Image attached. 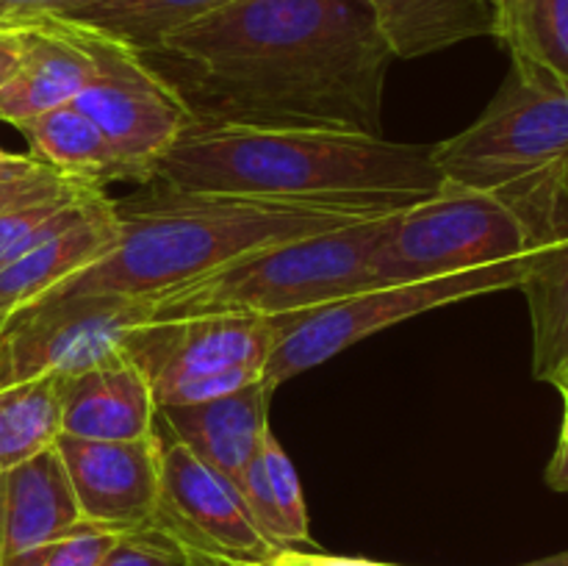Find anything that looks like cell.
Returning a JSON list of instances; mask_svg holds the SVG:
<instances>
[{
    "instance_id": "cell-28",
    "label": "cell",
    "mask_w": 568,
    "mask_h": 566,
    "mask_svg": "<svg viewBox=\"0 0 568 566\" xmlns=\"http://www.w3.org/2000/svg\"><path fill=\"white\" fill-rule=\"evenodd\" d=\"M100 566H189V560L155 533L136 530L116 538Z\"/></svg>"
},
{
    "instance_id": "cell-8",
    "label": "cell",
    "mask_w": 568,
    "mask_h": 566,
    "mask_svg": "<svg viewBox=\"0 0 568 566\" xmlns=\"http://www.w3.org/2000/svg\"><path fill=\"white\" fill-rule=\"evenodd\" d=\"M288 316L214 314L144 322L125 333L122 350L144 372L161 411L222 397L261 381Z\"/></svg>"
},
{
    "instance_id": "cell-29",
    "label": "cell",
    "mask_w": 568,
    "mask_h": 566,
    "mask_svg": "<svg viewBox=\"0 0 568 566\" xmlns=\"http://www.w3.org/2000/svg\"><path fill=\"white\" fill-rule=\"evenodd\" d=\"M78 0H0V28H20L39 17L64 14Z\"/></svg>"
},
{
    "instance_id": "cell-15",
    "label": "cell",
    "mask_w": 568,
    "mask_h": 566,
    "mask_svg": "<svg viewBox=\"0 0 568 566\" xmlns=\"http://www.w3.org/2000/svg\"><path fill=\"white\" fill-rule=\"evenodd\" d=\"M20 28H26V55L17 75L0 89V120L14 128L75 103L92 75L87 26L50 14Z\"/></svg>"
},
{
    "instance_id": "cell-10",
    "label": "cell",
    "mask_w": 568,
    "mask_h": 566,
    "mask_svg": "<svg viewBox=\"0 0 568 566\" xmlns=\"http://www.w3.org/2000/svg\"><path fill=\"white\" fill-rule=\"evenodd\" d=\"M150 322L148 297H44L0 320V388L67 377L120 350Z\"/></svg>"
},
{
    "instance_id": "cell-16",
    "label": "cell",
    "mask_w": 568,
    "mask_h": 566,
    "mask_svg": "<svg viewBox=\"0 0 568 566\" xmlns=\"http://www.w3.org/2000/svg\"><path fill=\"white\" fill-rule=\"evenodd\" d=\"M120 231L116 203L98 192L75 216L0 270V320L37 303L111 250Z\"/></svg>"
},
{
    "instance_id": "cell-2",
    "label": "cell",
    "mask_w": 568,
    "mask_h": 566,
    "mask_svg": "<svg viewBox=\"0 0 568 566\" xmlns=\"http://www.w3.org/2000/svg\"><path fill=\"white\" fill-rule=\"evenodd\" d=\"M161 189L300 200L397 214L442 192L433 144L327 128H255L192 117L155 161Z\"/></svg>"
},
{
    "instance_id": "cell-4",
    "label": "cell",
    "mask_w": 568,
    "mask_h": 566,
    "mask_svg": "<svg viewBox=\"0 0 568 566\" xmlns=\"http://www.w3.org/2000/svg\"><path fill=\"white\" fill-rule=\"evenodd\" d=\"M568 239V178L514 189L442 192L388 220L369 255L375 283L425 281L532 259Z\"/></svg>"
},
{
    "instance_id": "cell-24",
    "label": "cell",
    "mask_w": 568,
    "mask_h": 566,
    "mask_svg": "<svg viewBox=\"0 0 568 566\" xmlns=\"http://www.w3.org/2000/svg\"><path fill=\"white\" fill-rule=\"evenodd\" d=\"M61 377L0 388V472L55 447L61 436Z\"/></svg>"
},
{
    "instance_id": "cell-31",
    "label": "cell",
    "mask_w": 568,
    "mask_h": 566,
    "mask_svg": "<svg viewBox=\"0 0 568 566\" xmlns=\"http://www.w3.org/2000/svg\"><path fill=\"white\" fill-rule=\"evenodd\" d=\"M26 55V28H0V89L17 75Z\"/></svg>"
},
{
    "instance_id": "cell-6",
    "label": "cell",
    "mask_w": 568,
    "mask_h": 566,
    "mask_svg": "<svg viewBox=\"0 0 568 566\" xmlns=\"http://www.w3.org/2000/svg\"><path fill=\"white\" fill-rule=\"evenodd\" d=\"M444 183L514 189L568 178V81L510 67L480 117L433 144Z\"/></svg>"
},
{
    "instance_id": "cell-25",
    "label": "cell",
    "mask_w": 568,
    "mask_h": 566,
    "mask_svg": "<svg viewBox=\"0 0 568 566\" xmlns=\"http://www.w3.org/2000/svg\"><path fill=\"white\" fill-rule=\"evenodd\" d=\"M98 192H105V189L75 186L53 194V198L37 200V203L20 205V209L0 214V270L14 259H20L37 242H42L61 222L75 216L81 205Z\"/></svg>"
},
{
    "instance_id": "cell-18",
    "label": "cell",
    "mask_w": 568,
    "mask_h": 566,
    "mask_svg": "<svg viewBox=\"0 0 568 566\" xmlns=\"http://www.w3.org/2000/svg\"><path fill=\"white\" fill-rule=\"evenodd\" d=\"M394 59H419L477 37H494V0H364Z\"/></svg>"
},
{
    "instance_id": "cell-3",
    "label": "cell",
    "mask_w": 568,
    "mask_h": 566,
    "mask_svg": "<svg viewBox=\"0 0 568 566\" xmlns=\"http://www.w3.org/2000/svg\"><path fill=\"white\" fill-rule=\"evenodd\" d=\"M375 216L388 214L300 200L161 189L155 198L116 203L120 231L109 253L44 297H153L181 283L197 281L255 250Z\"/></svg>"
},
{
    "instance_id": "cell-32",
    "label": "cell",
    "mask_w": 568,
    "mask_h": 566,
    "mask_svg": "<svg viewBox=\"0 0 568 566\" xmlns=\"http://www.w3.org/2000/svg\"><path fill=\"white\" fill-rule=\"evenodd\" d=\"M547 486L568 494V411L564 414V425H560L558 447H555L552 461L547 466Z\"/></svg>"
},
{
    "instance_id": "cell-35",
    "label": "cell",
    "mask_w": 568,
    "mask_h": 566,
    "mask_svg": "<svg viewBox=\"0 0 568 566\" xmlns=\"http://www.w3.org/2000/svg\"><path fill=\"white\" fill-rule=\"evenodd\" d=\"M555 386H558L560 397H564V405H566V411H568V375L564 377V381H558V383H555Z\"/></svg>"
},
{
    "instance_id": "cell-23",
    "label": "cell",
    "mask_w": 568,
    "mask_h": 566,
    "mask_svg": "<svg viewBox=\"0 0 568 566\" xmlns=\"http://www.w3.org/2000/svg\"><path fill=\"white\" fill-rule=\"evenodd\" d=\"M494 14L516 67L568 81V0H494Z\"/></svg>"
},
{
    "instance_id": "cell-14",
    "label": "cell",
    "mask_w": 568,
    "mask_h": 566,
    "mask_svg": "<svg viewBox=\"0 0 568 566\" xmlns=\"http://www.w3.org/2000/svg\"><path fill=\"white\" fill-rule=\"evenodd\" d=\"M272 394L264 381H255L214 400L166 405L159 411V427L242 494L261 436L270 427Z\"/></svg>"
},
{
    "instance_id": "cell-7",
    "label": "cell",
    "mask_w": 568,
    "mask_h": 566,
    "mask_svg": "<svg viewBox=\"0 0 568 566\" xmlns=\"http://www.w3.org/2000/svg\"><path fill=\"white\" fill-rule=\"evenodd\" d=\"M532 261L536 255L480 266V270L425 277V281L381 283V286H369L364 292L333 300V303L316 305V309L294 311L288 316L286 333L266 361L261 381L275 392L281 383L316 370L320 364L336 358L338 353L355 347L386 327L414 320L433 309L480 297V294L519 289Z\"/></svg>"
},
{
    "instance_id": "cell-1",
    "label": "cell",
    "mask_w": 568,
    "mask_h": 566,
    "mask_svg": "<svg viewBox=\"0 0 568 566\" xmlns=\"http://www.w3.org/2000/svg\"><path fill=\"white\" fill-rule=\"evenodd\" d=\"M153 55L203 120L383 137L394 55L364 0H231Z\"/></svg>"
},
{
    "instance_id": "cell-11",
    "label": "cell",
    "mask_w": 568,
    "mask_h": 566,
    "mask_svg": "<svg viewBox=\"0 0 568 566\" xmlns=\"http://www.w3.org/2000/svg\"><path fill=\"white\" fill-rule=\"evenodd\" d=\"M164 438L161 494L144 530L170 542L189 566H255L277 549L250 516L242 494L181 442Z\"/></svg>"
},
{
    "instance_id": "cell-9",
    "label": "cell",
    "mask_w": 568,
    "mask_h": 566,
    "mask_svg": "<svg viewBox=\"0 0 568 566\" xmlns=\"http://www.w3.org/2000/svg\"><path fill=\"white\" fill-rule=\"evenodd\" d=\"M92 75L75 105L114 144L136 183L153 181V166L175 144L194 111L181 89L139 50L87 26Z\"/></svg>"
},
{
    "instance_id": "cell-36",
    "label": "cell",
    "mask_w": 568,
    "mask_h": 566,
    "mask_svg": "<svg viewBox=\"0 0 568 566\" xmlns=\"http://www.w3.org/2000/svg\"><path fill=\"white\" fill-rule=\"evenodd\" d=\"M255 566H277V564H272V560H266V564H255Z\"/></svg>"
},
{
    "instance_id": "cell-27",
    "label": "cell",
    "mask_w": 568,
    "mask_h": 566,
    "mask_svg": "<svg viewBox=\"0 0 568 566\" xmlns=\"http://www.w3.org/2000/svg\"><path fill=\"white\" fill-rule=\"evenodd\" d=\"M75 186H92V183L61 175V172H55L53 166L48 164L39 166V170L33 172H26V175L0 178V214L20 209V205L37 203V200L53 198V194L67 192V189Z\"/></svg>"
},
{
    "instance_id": "cell-21",
    "label": "cell",
    "mask_w": 568,
    "mask_h": 566,
    "mask_svg": "<svg viewBox=\"0 0 568 566\" xmlns=\"http://www.w3.org/2000/svg\"><path fill=\"white\" fill-rule=\"evenodd\" d=\"M532 325V375L558 383L568 375V239L541 250L521 281Z\"/></svg>"
},
{
    "instance_id": "cell-26",
    "label": "cell",
    "mask_w": 568,
    "mask_h": 566,
    "mask_svg": "<svg viewBox=\"0 0 568 566\" xmlns=\"http://www.w3.org/2000/svg\"><path fill=\"white\" fill-rule=\"evenodd\" d=\"M120 536H125V533L81 522L55 542L42 544V547L9 560L6 566H100V560L109 555V549L114 547Z\"/></svg>"
},
{
    "instance_id": "cell-5",
    "label": "cell",
    "mask_w": 568,
    "mask_h": 566,
    "mask_svg": "<svg viewBox=\"0 0 568 566\" xmlns=\"http://www.w3.org/2000/svg\"><path fill=\"white\" fill-rule=\"evenodd\" d=\"M392 216L361 220L242 255L197 281L148 297L150 322L214 314L283 316L377 286L369 255Z\"/></svg>"
},
{
    "instance_id": "cell-22",
    "label": "cell",
    "mask_w": 568,
    "mask_h": 566,
    "mask_svg": "<svg viewBox=\"0 0 568 566\" xmlns=\"http://www.w3.org/2000/svg\"><path fill=\"white\" fill-rule=\"evenodd\" d=\"M225 3L231 0H78L59 17L109 33L142 55H153L172 31Z\"/></svg>"
},
{
    "instance_id": "cell-34",
    "label": "cell",
    "mask_w": 568,
    "mask_h": 566,
    "mask_svg": "<svg viewBox=\"0 0 568 566\" xmlns=\"http://www.w3.org/2000/svg\"><path fill=\"white\" fill-rule=\"evenodd\" d=\"M521 566H568V549L558 555H549V558H541V560H530V564H521Z\"/></svg>"
},
{
    "instance_id": "cell-13",
    "label": "cell",
    "mask_w": 568,
    "mask_h": 566,
    "mask_svg": "<svg viewBox=\"0 0 568 566\" xmlns=\"http://www.w3.org/2000/svg\"><path fill=\"white\" fill-rule=\"evenodd\" d=\"M61 436L83 442H122L155 433L159 403L144 372L114 350L87 370L59 381Z\"/></svg>"
},
{
    "instance_id": "cell-17",
    "label": "cell",
    "mask_w": 568,
    "mask_h": 566,
    "mask_svg": "<svg viewBox=\"0 0 568 566\" xmlns=\"http://www.w3.org/2000/svg\"><path fill=\"white\" fill-rule=\"evenodd\" d=\"M81 525L59 449L0 472V566Z\"/></svg>"
},
{
    "instance_id": "cell-19",
    "label": "cell",
    "mask_w": 568,
    "mask_h": 566,
    "mask_svg": "<svg viewBox=\"0 0 568 566\" xmlns=\"http://www.w3.org/2000/svg\"><path fill=\"white\" fill-rule=\"evenodd\" d=\"M17 131L28 139L33 159L53 166L61 175L78 178L100 189L116 181H136L114 144L75 103L59 105L37 120H28Z\"/></svg>"
},
{
    "instance_id": "cell-33",
    "label": "cell",
    "mask_w": 568,
    "mask_h": 566,
    "mask_svg": "<svg viewBox=\"0 0 568 566\" xmlns=\"http://www.w3.org/2000/svg\"><path fill=\"white\" fill-rule=\"evenodd\" d=\"M39 166H44V164L39 159H33L31 153L17 155V153H6V150L0 148V178L26 175V172L39 170Z\"/></svg>"
},
{
    "instance_id": "cell-12",
    "label": "cell",
    "mask_w": 568,
    "mask_h": 566,
    "mask_svg": "<svg viewBox=\"0 0 568 566\" xmlns=\"http://www.w3.org/2000/svg\"><path fill=\"white\" fill-rule=\"evenodd\" d=\"M81 522L114 533H136L150 525L161 494L164 438L155 433L122 442H55Z\"/></svg>"
},
{
    "instance_id": "cell-20",
    "label": "cell",
    "mask_w": 568,
    "mask_h": 566,
    "mask_svg": "<svg viewBox=\"0 0 568 566\" xmlns=\"http://www.w3.org/2000/svg\"><path fill=\"white\" fill-rule=\"evenodd\" d=\"M242 499L258 530L277 553L300 549L311 542V522L300 475L272 427H266L261 436L258 453L244 477Z\"/></svg>"
},
{
    "instance_id": "cell-30",
    "label": "cell",
    "mask_w": 568,
    "mask_h": 566,
    "mask_svg": "<svg viewBox=\"0 0 568 566\" xmlns=\"http://www.w3.org/2000/svg\"><path fill=\"white\" fill-rule=\"evenodd\" d=\"M277 566H392L377 564L366 558H344V555H325V553H305V549H281L272 558Z\"/></svg>"
}]
</instances>
